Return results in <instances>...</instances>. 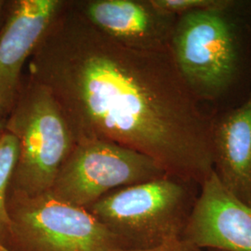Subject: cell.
Here are the masks:
<instances>
[{
	"mask_svg": "<svg viewBox=\"0 0 251 251\" xmlns=\"http://www.w3.org/2000/svg\"><path fill=\"white\" fill-rule=\"evenodd\" d=\"M28 73L52 94L75 144L127 147L199 185L213 173L212 115L189 89L170 47L125 45L94 26L76 1H65Z\"/></svg>",
	"mask_w": 251,
	"mask_h": 251,
	"instance_id": "obj_1",
	"label": "cell"
},
{
	"mask_svg": "<svg viewBox=\"0 0 251 251\" xmlns=\"http://www.w3.org/2000/svg\"><path fill=\"white\" fill-rule=\"evenodd\" d=\"M170 49L189 89L213 116L251 95V0H225L177 18Z\"/></svg>",
	"mask_w": 251,
	"mask_h": 251,
	"instance_id": "obj_2",
	"label": "cell"
},
{
	"mask_svg": "<svg viewBox=\"0 0 251 251\" xmlns=\"http://www.w3.org/2000/svg\"><path fill=\"white\" fill-rule=\"evenodd\" d=\"M200 187L166 175L117 189L88 206L121 251H145L182 240Z\"/></svg>",
	"mask_w": 251,
	"mask_h": 251,
	"instance_id": "obj_3",
	"label": "cell"
},
{
	"mask_svg": "<svg viewBox=\"0 0 251 251\" xmlns=\"http://www.w3.org/2000/svg\"><path fill=\"white\" fill-rule=\"evenodd\" d=\"M6 131L18 142L9 192L28 197L50 192L75 146L71 130L50 91L28 76L21 84Z\"/></svg>",
	"mask_w": 251,
	"mask_h": 251,
	"instance_id": "obj_4",
	"label": "cell"
},
{
	"mask_svg": "<svg viewBox=\"0 0 251 251\" xmlns=\"http://www.w3.org/2000/svg\"><path fill=\"white\" fill-rule=\"evenodd\" d=\"M10 251H123L105 226L84 207L50 192L8 196Z\"/></svg>",
	"mask_w": 251,
	"mask_h": 251,
	"instance_id": "obj_5",
	"label": "cell"
},
{
	"mask_svg": "<svg viewBox=\"0 0 251 251\" xmlns=\"http://www.w3.org/2000/svg\"><path fill=\"white\" fill-rule=\"evenodd\" d=\"M168 175L150 156L118 144L90 141L75 144L50 193L87 208L109 193Z\"/></svg>",
	"mask_w": 251,
	"mask_h": 251,
	"instance_id": "obj_6",
	"label": "cell"
},
{
	"mask_svg": "<svg viewBox=\"0 0 251 251\" xmlns=\"http://www.w3.org/2000/svg\"><path fill=\"white\" fill-rule=\"evenodd\" d=\"M65 1L16 0L9 2L0 30V108L8 115L21 86V74Z\"/></svg>",
	"mask_w": 251,
	"mask_h": 251,
	"instance_id": "obj_7",
	"label": "cell"
},
{
	"mask_svg": "<svg viewBox=\"0 0 251 251\" xmlns=\"http://www.w3.org/2000/svg\"><path fill=\"white\" fill-rule=\"evenodd\" d=\"M182 240L201 250L251 251V206L232 195L214 171L203 182Z\"/></svg>",
	"mask_w": 251,
	"mask_h": 251,
	"instance_id": "obj_8",
	"label": "cell"
},
{
	"mask_svg": "<svg viewBox=\"0 0 251 251\" xmlns=\"http://www.w3.org/2000/svg\"><path fill=\"white\" fill-rule=\"evenodd\" d=\"M82 13L99 30L129 47H170L176 16L156 9L151 0L76 1Z\"/></svg>",
	"mask_w": 251,
	"mask_h": 251,
	"instance_id": "obj_9",
	"label": "cell"
},
{
	"mask_svg": "<svg viewBox=\"0 0 251 251\" xmlns=\"http://www.w3.org/2000/svg\"><path fill=\"white\" fill-rule=\"evenodd\" d=\"M213 171L232 195L251 206V95L211 121Z\"/></svg>",
	"mask_w": 251,
	"mask_h": 251,
	"instance_id": "obj_10",
	"label": "cell"
},
{
	"mask_svg": "<svg viewBox=\"0 0 251 251\" xmlns=\"http://www.w3.org/2000/svg\"><path fill=\"white\" fill-rule=\"evenodd\" d=\"M16 138L4 131L0 138V245L8 247L10 237V221L8 212V196L12 175L18 159Z\"/></svg>",
	"mask_w": 251,
	"mask_h": 251,
	"instance_id": "obj_11",
	"label": "cell"
},
{
	"mask_svg": "<svg viewBox=\"0 0 251 251\" xmlns=\"http://www.w3.org/2000/svg\"><path fill=\"white\" fill-rule=\"evenodd\" d=\"M225 0H151L152 5L162 12L179 17L190 12L212 9Z\"/></svg>",
	"mask_w": 251,
	"mask_h": 251,
	"instance_id": "obj_12",
	"label": "cell"
},
{
	"mask_svg": "<svg viewBox=\"0 0 251 251\" xmlns=\"http://www.w3.org/2000/svg\"><path fill=\"white\" fill-rule=\"evenodd\" d=\"M136 251H204V250L198 249L197 247L185 242L183 240H179V241L170 243V244L164 245L161 247H157V248H154V249Z\"/></svg>",
	"mask_w": 251,
	"mask_h": 251,
	"instance_id": "obj_13",
	"label": "cell"
},
{
	"mask_svg": "<svg viewBox=\"0 0 251 251\" xmlns=\"http://www.w3.org/2000/svg\"><path fill=\"white\" fill-rule=\"evenodd\" d=\"M9 2H7V1L0 0V30L4 25V23L6 21L3 18L7 17V14H8L7 10L9 9Z\"/></svg>",
	"mask_w": 251,
	"mask_h": 251,
	"instance_id": "obj_14",
	"label": "cell"
},
{
	"mask_svg": "<svg viewBox=\"0 0 251 251\" xmlns=\"http://www.w3.org/2000/svg\"><path fill=\"white\" fill-rule=\"evenodd\" d=\"M0 251H10L9 249H7L6 247H4V246H2V245H0Z\"/></svg>",
	"mask_w": 251,
	"mask_h": 251,
	"instance_id": "obj_15",
	"label": "cell"
},
{
	"mask_svg": "<svg viewBox=\"0 0 251 251\" xmlns=\"http://www.w3.org/2000/svg\"><path fill=\"white\" fill-rule=\"evenodd\" d=\"M1 116H3V115H2V112H1V108H0V117H1ZM2 134H3V132H1V131H0V138H1Z\"/></svg>",
	"mask_w": 251,
	"mask_h": 251,
	"instance_id": "obj_16",
	"label": "cell"
},
{
	"mask_svg": "<svg viewBox=\"0 0 251 251\" xmlns=\"http://www.w3.org/2000/svg\"><path fill=\"white\" fill-rule=\"evenodd\" d=\"M207 251H219V250H207Z\"/></svg>",
	"mask_w": 251,
	"mask_h": 251,
	"instance_id": "obj_17",
	"label": "cell"
}]
</instances>
